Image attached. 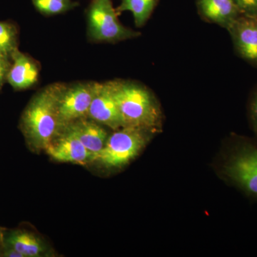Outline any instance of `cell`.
Returning a JSON list of instances; mask_svg holds the SVG:
<instances>
[{"label":"cell","mask_w":257,"mask_h":257,"mask_svg":"<svg viewBox=\"0 0 257 257\" xmlns=\"http://www.w3.org/2000/svg\"><path fill=\"white\" fill-rule=\"evenodd\" d=\"M62 83H55L39 91L24 110L20 128L32 151L46 150L64 128L59 113Z\"/></svg>","instance_id":"cell-1"},{"label":"cell","mask_w":257,"mask_h":257,"mask_svg":"<svg viewBox=\"0 0 257 257\" xmlns=\"http://www.w3.org/2000/svg\"><path fill=\"white\" fill-rule=\"evenodd\" d=\"M113 90L122 127H136L160 133L163 113L158 99L150 88L136 81L114 79Z\"/></svg>","instance_id":"cell-2"},{"label":"cell","mask_w":257,"mask_h":257,"mask_svg":"<svg viewBox=\"0 0 257 257\" xmlns=\"http://www.w3.org/2000/svg\"><path fill=\"white\" fill-rule=\"evenodd\" d=\"M223 168L230 182L257 199V138H235Z\"/></svg>","instance_id":"cell-3"},{"label":"cell","mask_w":257,"mask_h":257,"mask_svg":"<svg viewBox=\"0 0 257 257\" xmlns=\"http://www.w3.org/2000/svg\"><path fill=\"white\" fill-rule=\"evenodd\" d=\"M154 135L144 128L128 126L114 130L94 162L107 169L124 167L143 151Z\"/></svg>","instance_id":"cell-4"},{"label":"cell","mask_w":257,"mask_h":257,"mask_svg":"<svg viewBox=\"0 0 257 257\" xmlns=\"http://www.w3.org/2000/svg\"><path fill=\"white\" fill-rule=\"evenodd\" d=\"M87 35L93 42H116L133 40L141 33L124 26L118 19L111 0H92L87 12Z\"/></svg>","instance_id":"cell-5"},{"label":"cell","mask_w":257,"mask_h":257,"mask_svg":"<svg viewBox=\"0 0 257 257\" xmlns=\"http://www.w3.org/2000/svg\"><path fill=\"white\" fill-rule=\"evenodd\" d=\"M99 82H83L64 84L59 97L58 107L64 126L87 118Z\"/></svg>","instance_id":"cell-6"},{"label":"cell","mask_w":257,"mask_h":257,"mask_svg":"<svg viewBox=\"0 0 257 257\" xmlns=\"http://www.w3.org/2000/svg\"><path fill=\"white\" fill-rule=\"evenodd\" d=\"M45 152L51 158L63 163L86 165L94 160L92 154L82 145L69 125L64 126Z\"/></svg>","instance_id":"cell-7"},{"label":"cell","mask_w":257,"mask_h":257,"mask_svg":"<svg viewBox=\"0 0 257 257\" xmlns=\"http://www.w3.org/2000/svg\"><path fill=\"white\" fill-rule=\"evenodd\" d=\"M88 118L111 130L122 127V121L113 90L112 81L98 84Z\"/></svg>","instance_id":"cell-8"},{"label":"cell","mask_w":257,"mask_h":257,"mask_svg":"<svg viewBox=\"0 0 257 257\" xmlns=\"http://www.w3.org/2000/svg\"><path fill=\"white\" fill-rule=\"evenodd\" d=\"M227 31L236 55L257 68V20L241 15Z\"/></svg>","instance_id":"cell-9"},{"label":"cell","mask_w":257,"mask_h":257,"mask_svg":"<svg viewBox=\"0 0 257 257\" xmlns=\"http://www.w3.org/2000/svg\"><path fill=\"white\" fill-rule=\"evenodd\" d=\"M11 66L7 82L15 90L30 89L38 82L40 65L30 56L20 52L19 49L12 54Z\"/></svg>","instance_id":"cell-10"},{"label":"cell","mask_w":257,"mask_h":257,"mask_svg":"<svg viewBox=\"0 0 257 257\" xmlns=\"http://www.w3.org/2000/svg\"><path fill=\"white\" fill-rule=\"evenodd\" d=\"M199 16L228 30L241 16L234 0H196Z\"/></svg>","instance_id":"cell-11"},{"label":"cell","mask_w":257,"mask_h":257,"mask_svg":"<svg viewBox=\"0 0 257 257\" xmlns=\"http://www.w3.org/2000/svg\"><path fill=\"white\" fill-rule=\"evenodd\" d=\"M94 159L104 148L109 133L104 125L89 118H83L68 124Z\"/></svg>","instance_id":"cell-12"},{"label":"cell","mask_w":257,"mask_h":257,"mask_svg":"<svg viewBox=\"0 0 257 257\" xmlns=\"http://www.w3.org/2000/svg\"><path fill=\"white\" fill-rule=\"evenodd\" d=\"M6 245L11 246L25 257L50 256V248L40 236L32 232L17 230L12 231L6 239Z\"/></svg>","instance_id":"cell-13"},{"label":"cell","mask_w":257,"mask_h":257,"mask_svg":"<svg viewBox=\"0 0 257 257\" xmlns=\"http://www.w3.org/2000/svg\"><path fill=\"white\" fill-rule=\"evenodd\" d=\"M157 3L158 0H121V3L115 10L118 15L124 12H131L135 26L140 28L150 20Z\"/></svg>","instance_id":"cell-14"},{"label":"cell","mask_w":257,"mask_h":257,"mask_svg":"<svg viewBox=\"0 0 257 257\" xmlns=\"http://www.w3.org/2000/svg\"><path fill=\"white\" fill-rule=\"evenodd\" d=\"M32 2L37 11L46 16L63 14L79 5L73 0H32Z\"/></svg>","instance_id":"cell-15"},{"label":"cell","mask_w":257,"mask_h":257,"mask_svg":"<svg viewBox=\"0 0 257 257\" xmlns=\"http://www.w3.org/2000/svg\"><path fill=\"white\" fill-rule=\"evenodd\" d=\"M18 49V31L9 22L0 21V52L11 56Z\"/></svg>","instance_id":"cell-16"},{"label":"cell","mask_w":257,"mask_h":257,"mask_svg":"<svg viewBox=\"0 0 257 257\" xmlns=\"http://www.w3.org/2000/svg\"><path fill=\"white\" fill-rule=\"evenodd\" d=\"M248 116L250 126L257 138V85L253 89L248 99Z\"/></svg>","instance_id":"cell-17"},{"label":"cell","mask_w":257,"mask_h":257,"mask_svg":"<svg viewBox=\"0 0 257 257\" xmlns=\"http://www.w3.org/2000/svg\"><path fill=\"white\" fill-rule=\"evenodd\" d=\"M240 14L257 20V0H234Z\"/></svg>","instance_id":"cell-18"},{"label":"cell","mask_w":257,"mask_h":257,"mask_svg":"<svg viewBox=\"0 0 257 257\" xmlns=\"http://www.w3.org/2000/svg\"><path fill=\"white\" fill-rule=\"evenodd\" d=\"M10 66H11V57L0 52V90L5 83L7 82Z\"/></svg>","instance_id":"cell-19"},{"label":"cell","mask_w":257,"mask_h":257,"mask_svg":"<svg viewBox=\"0 0 257 257\" xmlns=\"http://www.w3.org/2000/svg\"><path fill=\"white\" fill-rule=\"evenodd\" d=\"M3 256L6 257H25L21 253L19 252L11 246H8V245H6V247L5 248Z\"/></svg>","instance_id":"cell-20"},{"label":"cell","mask_w":257,"mask_h":257,"mask_svg":"<svg viewBox=\"0 0 257 257\" xmlns=\"http://www.w3.org/2000/svg\"><path fill=\"white\" fill-rule=\"evenodd\" d=\"M2 245V236L1 234H0V246H1Z\"/></svg>","instance_id":"cell-21"}]
</instances>
